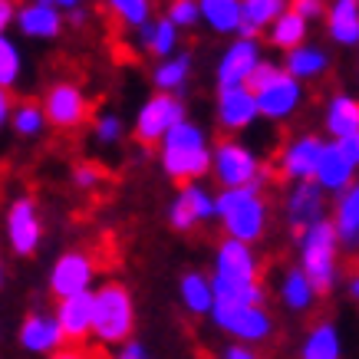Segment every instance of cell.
I'll list each match as a JSON object with an SVG mask.
<instances>
[{
    "instance_id": "cell-12",
    "label": "cell",
    "mask_w": 359,
    "mask_h": 359,
    "mask_svg": "<svg viewBox=\"0 0 359 359\" xmlns=\"http://www.w3.org/2000/svg\"><path fill=\"white\" fill-rule=\"evenodd\" d=\"M264 63V43L257 36H231V43L221 50L215 63V83L218 89L248 86L254 69Z\"/></svg>"
},
{
    "instance_id": "cell-18",
    "label": "cell",
    "mask_w": 359,
    "mask_h": 359,
    "mask_svg": "<svg viewBox=\"0 0 359 359\" xmlns=\"http://www.w3.org/2000/svg\"><path fill=\"white\" fill-rule=\"evenodd\" d=\"M215 122H218V129L224 135H238V139L248 129H254L261 122L254 93L248 86L218 89V96H215Z\"/></svg>"
},
{
    "instance_id": "cell-27",
    "label": "cell",
    "mask_w": 359,
    "mask_h": 359,
    "mask_svg": "<svg viewBox=\"0 0 359 359\" xmlns=\"http://www.w3.org/2000/svg\"><path fill=\"white\" fill-rule=\"evenodd\" d=\"M323 23H327V36L337 46H343V50H356L359 46V0L327 4Z\"/></svg>"
},
{
    "instance_id": "cell-8",
    "label": "cell",
    "mask_w": 359,
    "mask_h": 359,
    "mask_svg": "<svg viewBox=\"0 0 359 359\" xmlns=\"http://www.w3.org/2000/svg\"><path fill=\"white\" fill-rule=\"evenodd\" d=\"M211 323L231 337V343H244V346H261L273 337V316L267 306H250V304H215L211 310Z\"/></svg>"
},
{
    "instance_id": "cell-34",
    "label": "cell",
    "mask_w": 359,
    "mask_h": 359,
    "mask_svg": "<svg viewBox=\"0 0 359 359\" xmlns=\"http://www.w3.org/2000/svg\"><path fill=\"white\" fill-rule=\"evenodd\" d=\"M7 129H13L20 139H40L50 126H46V116L36 99H20V102H13Z\"/></svg>"
},
{
    "instance_id": "cell-38",
    "label": "cell",
    "mask_w": 359,
    "mask_h": 359,
    "mask_svg": "<svg viewBox=\"0 0 359 359\" xmlns=\"http://www.w3.org/2000/svg\"><path fill=\"white\" fill-rule=\"evenodd\" d=\"M165 17L178 27V30H191V27H198V4L195 0H172L168 4V11H165Z\"/></svg>"
},
{
    "instance_id": "cell-33",
    "label": "cell",
    "mask_w": 359,
    "mask_h": 359,
    "mask_svg": "<svg viewBox=\"0 0 359 359\" xmlns=\"http://www.w3.org/2000/svg\"><path fill=\"white\" fill-rule=\"evenodd\" d=\"M264 33H267V43H271L273 50L287 53V50H297V46H304L306 40H310V23H306L304 17H297L294 11H287Z\"/></svg>"
},
{
    "instance_id": "cell-24",
    "label": "cell",
    "mask_w": 359,
    "mask_h": 359,
    "mask_svg": "<svg viewBox=\"0 0 359 359\" xmlns=\"http://www.w3.org/2000/svg\"><path fill=\"white\" fill-rule=\"evenodd\" d=\"M283 73L287 76H294L297 83H320V79L330 73V66H333V56H330L327 46L320 43H310L306 40L304 46H297V50H287L283 53Z\"/></svg>"
},
{
    "instance_id": "cell-19",
    "label": "cell",
    "mask_w": 359,
    "mask_h": 359,
    "mask_svg": "<svg viewBox=\"0 0 359 359\" xmlns=\"http://www.w3.org/2000/svg\"><path fill=\"white\" fill-rule=\"evenodd\" d=\"M359 135V96L337 89L323 102V139L346 142Z\"/></svg>"
},
{
    "instance_id": "cell-43",
    "label": "cell",
    "mask_w": 359,
    "mask_h": 359,
    "mask_svg": "<svg viewBox=\"0 0 359 359\" xmlns=\"http://www.w3.org/2000/svg\"><path fill=\"white\" fill-rule=\"evenodd\" d=\"M17 20V0H0V33H7Z\"/></svg>"
},
{
    "instance_id": "cell-3",
    "label": "cell",
    "mask_w": 359,
    "mask_h": 359,
    "mask_svg": "<svg viewBox=\"0 0 359 359\" xmlns=\"http://www.w3.org/2000/svg\"><path fill=\"white\" fill-rule=\"evenodd\" d=\"M215 221L221 224L224 238L254 248L271 231V201L257 185L228 188L215 195Z\"/></svg>"
},
{
    "instance_id": "cell-5",
    "label": "cell",
    "mask_w": 359,
    "mask_h": 359,
    "mask_svg": "<svg viewBox=\"0 0 359 359\" xmlns=\"http://www.w3.org/2000/svg\"><path fill=\"white\" fill-rule=\"evenodd\" d=\"M135 297L122 280H106L93 290V339L99 346H122L135 337Z\"/></svg>"
},
{
    "instance_id": "cell-25",
    "label": "cell",
    "mask_w": 359,
    "mask_h": 359,
    "mask_svg": "<svg viewBox=\"0 0 359 359\" xmlns=\"http://www.w3.org/2000/svg\"><path fill=\"white\" fill-rule=\"evenodd\" d=\"M277 300L290 313H310L316 306V300H320V294L313 290V283L306 280V273L297 264H290L277 277Z\"/></svg>"
},
{
    "instance_id": "cell-30",
    "label": "cell",
    "mask_w": 359,
    "mask_h": 359,
    "mask_svg": "<svg viewBox=\"0 0 359 359\" xmlns=\"http://www.w3.org/2000/svg\"><path fill=\"white\" fill-rule=\"evenodd\" d=\"M300 359H343V333L333 320H316L300 339Z\"/></svg>"
},
{
    "instance_id": "cell-36",
    "label": "cell",
    "mask_w": 359,
    "mask_h": 359,
    "mask_svg": "<svg viewBox=\"0 0 359 359\" xmlns=\"http://www.w3.org/2000/svg\"><path fill=\"white\" fill-rule=\"evenodd\" d=\"M23 76V53L13 36L0 33V89H13Z\"/></svg>"
},
{
    "instance_id": "cell-37",
    "label": "cell",
    "mask_w": 359,
    "mask_h": 359,
    "mask_svg": "<svg viewBox=\"0 0 359 359\" xmlns=\"http://www.w3.org/2000/svg\"><path fill=\"white\" fill-rule=\"evenodd\" d=\"M126 132H129L126 119H122L119 112H112V109L99 112L96 119H93V139H96L102 149H116V145H122Z\"/></svg>"
},
{
    "instance_id": "cell-40",
    "label": "cell",
    "mask_w": 359,
    "mask_h": 359,
    "mask_svg": "<svg viewBox=\"0 0 359 359\" xmlns=\"http://www.w3.org/2000/svg\"><path fill=\"white\" fill-rule=\"evenodd\" d=\"M290 11H294L297 17H304L306 23L323 20V13H327V0H290Z\"/></svg>"
},
{
    "instance_id": "cell-41",
    "label": "cell",
    "mask_w": 359,
    "mask_h": 359,
    "mask_svg": "<svg viewBox=\"0 0 359 359\" xmlns=\"http://www.w3.org/2000/svg\"><path fill=\"white\" fill-rule=\"evenodd\" d=\"M112 359H152V353H149V346L142 343V339H126L122 346L112 349Z\"/></svg>"
},
{
    "instance_id": "cell-4",
    "label": "cell",
    "mask_w": 359,
    "mask_h": 359,
    "mask_svg": "<svg viewBox=\"0 0 359 359\" xmlns=\"http://www.w3.org/2000/svg\"><path fill=\"white\" fill-rule=\"evenodd\" d=\"M248 89L254 93L257 116H261L264 122H271V126L290 122L306 102L304 83H297L294 76H287L283 66L267 60V56H264V63L254 69V76L248 79Z\"/></svg>"
},
{
    "instance_id": "cell-13",
    "label": "cell",
    "mask_w": 359,
    "mask_h": 359,
    "mask_svg": "<svg viewBox=\"0 0 359 359\" xmlns=\"http://www.w3.org/2000/svg\"><path fill=\"white\" fill-rule=\"evenodd\" d=\"M359 175V152L353 139L346 142H323V152H320V162H316L313 182L323 188V195L337 198L343 188L353 185V178Z\"/></svg>"
},
{
    "instance_id": "cell-50",
    "label": "cell",
    "mask_w": 359,
    "mask_h": 359,
    "mask_svg": "<svg viewBox=\"0 0 359 359\" xmlns=\"http://www.w3.org/2000/svg\"><path fill=\"white\" fill-rule=\"evenodd\" d=\"M353 145H356V152H359V135H356V139H353Z\"/></svg>"
},
{
    "instance_id": "cell-31",
    "label": "cell",
    "mask_w": 359,
    "mask_h": 359,
    "mask_svg": "<svg viewBox=\"0 0 359 359\" xmlns=\"http://www.w3.org/2000/svg\"><path fill=\"white\" fill-rule=\"evenodd\" d=\"M198 20L218 36H238L241 30V0H195Z\"/></svg>"
},
{
    "instance_id": "cell-2",
    "label": "cell",
    "mask_w": 359,
    "mask_h": 359,
    "mask_svg": "<svg viewBox=\"0 0 359 359\" xmlns=\"http://www.w3.org/2000/svg\"><path fill=\"white\" fill-rule=\"evenodd\" d=\"M158 168L175 185L201 182L211 172V135L195 119H182L158 142Z\"/></svg>"
},
{
    "instance_id": "cell-9",
    "label": "cell",
    "mask_w": 359,
    "mask_h": 359,
    "mask_svg": "<svg viewBox=\"0 0 359 359\" xmlns=\"http://www.w3.org/2000/svg\"><path fill=\"white\" fill-rule=\"evenodd\" d=\"M4 234H7V244L17 257H33L40 244H43V215H40V205L33 195H17L11 198L7 205V215H4Z\"/></svg>"
},
{
    "instance_id": "cell-6",
    "label": "cell",
    "mask_w": 359,
    "mask_h": 359,
    "mask_svg": "<svg viewBox=\"0 0 359 359\" xmlns=\"http://www.w3.org/2000/svg\"><path fill=\"white\" fill-rule=\"evenodd\" d=\"M339 241L330 218L316 221L297 238V267L306 273V280L313 283L320 297L337 290L339 283Z\"/></svg>"
},
{
    "instance_id": "cell-32",
    "label": "cell",
    "mask_w": 359,
    "mask_h": 359,
    "mask_svg": "<svg viewBox=\"0 0 359 359\" xmlns=\"http://www.w3.org/2000/svg\"><path fill=\"white\" fill-rule=\"evenodd\" d=\"M287 11H290V0H241L238 36H257Z\"/></svg>"
},
{
    "instance_id": "cell-26",
    "label": "cell",
    "mask_w": 359,
    "mask_h": 359,
    "mask_svg": "<svg viewBox=\"0 0 359 359\" xmlns=\"http://www.w3.org/2000/svg\"><path fill=\"white\" fill-rule=\"evenodd\" d=\"M135 40H139V50L142 53H149L158 63V60H168L182 50V30L175 27L168 17H158V20H149L145 27L135 30Z\"/></svg>"
},
{
    "instance_id": "cell-23",
    "label": "cell",
    "mask_w": 359,
    "mask_h": 359,
    "mask_svg": "<svg viewBox=\"0 0 359 359\" xmlns=\"http://www.w3.org/2000/svg\"><path fill=\"white\" fill-rule=\"evenodd\" d=\"M17 339H20V346L27 349V353H33V356H53L56 349L66 346V339H63V333H60V327H56L53 313H43V310H33V313L23 316Z\"/></svg>"
},
{
    "instance_id": "cell-11",
    "label": "cell",
    "mask_w": 359,
    "mask_h": 359,
    "mask_svg": "<svg viewBox=\"0 0 359 359\" xmlns=\"http://www.w3.org/2000/svg\"><path fill=\"white\" fill-rule=\"evenodd\" d=\"M182 119H188L185 99L155 93V96L145 99L139 106V112H135V119H132V135H135V142H142V145H158Z\"/></svg>"
},
{
    "instance_id": "cell-22",
    "label": "cell",
    "mask_w": 359,
    "mask_h": 359,
    "mask_svg": "<svg viewBox=\"0 0 359 359\" xmlns=\"http://www.w3.org/2000/svg\"><path fill=\"white\" fill-rule=\"evenodd\" d=\"M13 27L27 36V40H56L63 33L66 20L50 0H23L17 4V20Z\"/></svg>"
},
{
    "instance_id": "cell-7",
    "label": "cell",
    "mask_w": 359,
    "mask_h": 359,
    "mask_svg": "<svg viewBox=\"0 0 359 359\" xmlns=\"http://www.w3.org/2000/svg\"><path fill=\"white\" fill-rule=\"evenodd\" d=\"M208 175H215L221 191L248 185L264 188V182H267V168H264L257 149L238 135H224V139L211 142V172Z\"/></svg>"
},
{
    "instance_id": "cell-10",
    "label": "cell",
    "mask_w": 359,
    "mask_h": 359,
    "mask_svg": "<svg viewBox=\"0 0 359 359\" xmlns=\"http://www.w3.org/2000/svg\"><path fill=\"white\" fill-rule=\"evenodd\" d=\"M40 109H43V116H46V126H53V129H60V132H73V129H79V126H86L93 106H89L86 89L79 86V83L60 79V83H53V86L43 93Z\"/></svg>"
},
{
    "instance_id": "cell-44",
    "label": "cell",
    "mask_w": 359,
    "mask_h": 359,
    "mask_svg": "<svg viewBox=\"0 0 359 359\" xmlns=\"http://www.w3.org/2000/svg\"><path fill=\"white\" fill-rule=\"evenodd\" d=\"M11 109H13L11 89H0V132L7 129V122H11Z\"/></svg>"
},
{
    "instance_id": "cell-14",
    "label": "cell",
    "mask_w": 359,
    "mask_h": 359,
    "mask_svg": "<svg viewBox=\"0 0 359 359\" xmlns=\"http://www.w3.org/2000/svg\"><path fill=\"white\" fill-rule=\"evenodd\" d=\"M323 135L320 132H297L277 149V175L287 185L294 182H313L316 162L323 152Z\"/></svg>"
},
{
    "instance_id": "cell-49",
    "label": "cell",
    "mask_w": 359,
    "mask_h": 359,
    "mask_svg": "<svg viewBox=\"0 0 359 359\" xmlns=\"http://www.w3.org/2000/svg\"><path fill=\"white\" fill-rule=\"evenodd\" d=\"M4 277H7V271H4V257H0V287H4Z\"/></svg>"
},
{
    "instance_id": "cell-45",
    "label": "cell",
    "mask_w": 359,
    "mask_h": 359,
    "mask_svg": "<svg viewBox=\"0 0 359 359\" xmlns=\"http://www.w3.org/2000/svg\"><path fill=\"white\" fill-rule=\"evenodd\" d=\"M50 359H96L89 349H83V346H63V349H56Z\"/></svg>"
},
{
    "instance_id": "cell-28",
    "label": "cell",
    "mask_w": 359,
    "mask_h": 359,
    "mask_svg": "<svg viewBox=\"0 0 359 359\" xmlns=\"http://www.w3.org/2000/svg\"><path fill=\"white\" fill-rule=\"evenodd\" d=\"M191 69H195V56H191V50H178V53L168 56V60H158L149 76H152L155 93L182 99L188 79H191Z\"/></svg>"
},
{
    "instance_id": "cell-29",
    "label": "cell",
    "mask_w": 359,
    "mask_h": 359,
    "mask_svg": "<svg viewBox=\"0 0 359 359\" xmlns=\"http://www.w3.org/2000/svg\"><path fill=\"white\" fill-rule=\"evenodd\" d=\"M178 304L185 306V313L191 316H211L215 310V290H211V277L205 271H185L178 277Z\"/></svg>"
},
{
    "instance_id": "cell-21",
    "label": "cell",
    "mask_w": 359,
    "mask_h": 359,
    "mask_svg": "<svg viewBox=\"0 0 359 359\" xmlns=\"http://www.w3.org/2000/svg\"><path fill=\"white\" fill-rule=\"evenodd\" d=\"M330 224L337 231L339 250H349V254H359V175L353 178V185L343 188L333 205H330Z\"/></svg>"
},
{
    "instance_id": "cell-46",
    "label": "cell",
    "mask_w": 359,
    "mask_h": 359,
    "mask_svg": "<svg viewBox=\"0 0 359 359\" xmlns=\"http://www.w3.org/2000/svg\"><path fill=\"white\" fill-rule=\"evenodd\" d=\"M50 4H53L63 17H66V13H73V11H79V7H86V0H50Z\"/></svg>"
},
{
    "instance_id": "cell-16",
    "label": "cell",
    "mask_w": 359,
    "mask_h": 359,
    "mask_svg": "<svg viewBox=\"0 0 359 359\" xmlns=\"http://www.w3.org/2000/svg\"><path fill=\"white\" fill-rule=\"evenodd\" d=\"M50 294L56 300L76 294H93V283H96V261L86 250H63L50 267Z\"/></svg>"
},
{
    "instance_id": "cell-1",
    "label": "cell",
    "mask_w": 359,
    "mask_h": 359,
    "mask_svg": "<svg viewBox=\"0 0 359 359\" xmlns=\"http://www.w3.org/2000/svg\"><path fill=\"white\" fill-rule=\"evenodd\" d=\"M211 290L215 304H250L267 306V290L261 283V257L241 241L221 238L211 264Z\"/></svg>"
},
{
    "instance_id": "cell-17",
    "label": "cell",
    "mask_w": 359,
    "mask_h": 359,
    "mask_svg": "<svg viewBox=\"0 0 359 359\" xmlns=\"http://www.w3.org/2000/svg\"><path fill=\"white\" fill-rule=\"evenodd\" d=\"M165 218H168L172 231L188 234V231H195V228H201V224H208V221H215V195H211L201 182L178 185L172 201H168Z\"/></svg>"
},
{
    "instance_id": "cell-47",
    "label": "cell",
    "mask_w": 359,
    "mask_h": 359,
    "mask_svg": "<svg viewBox=\"0 0 359 359\" xmlns=\"http://www.w3.org/2000/svg\"><path fill=\"white\" fill-rule=\"evenodd\" d=\"M66 23H69V27H83V23L89 20V13H86V7H79V11H73V13H66L63 17Z\"/></svg>"
},
{
    "instance_id": "cell-48",
    "label": "cell",
    "mask_w": 359,
    "mask_h": 359,
    "mask_svg": "<svg viewBox=\"0 0 359 359\" xmlns=\"http://www.w3.org/2000/svg\"><path fill=\"white\" fill-rule=\"evenodd\" d=\"M346 294H349V300H353V304H359V271L346 280Z\"/></svg>"
},
{
    "instance_id": "cell-42",
    "label": "cell",
    "mask_w": 359,
    "mask_h": 359,
    "mask_svg": "<svg viewBox=\"0 0 359 359\" xmlns=\"http://www.w3.org/2000/svg\"><path fill=\"white\" fill-rule=\"evenodd\" d=\"M221 359H264L257 346H244V343H228L221 349Z\"/></svg>"
},
{
    "instance_id": "cell-20",
    "label": "cell",
    "mask_w": 359,
    "mask_h": 359,
    "mask_svg": "<svg viewBox=\"0 0 359 359\" xmlns=\"http://www.w3.org/2000/svg\"><path fill=\"white\" fill-rule=\"evenodd\" d=\"M53 320L63 333L66 346H83L93 337V294H76L56 300Z\"/></svg>"
},
{
    "instance_id": "cell-35",
    "label": "cell",
    "mask_w": 359,
    "mask_h": 359,
    "mask_svg": "<svg viewBox=\"0 0 359 359\" xmlns=\"http://www.w3.org/2000/svg\"><path fill=\"white\" fill-rule=\"evenodd\" d=\"M106 11L129 30H139L152 20V0H102Z\"/></svg>"
},
{
    "instance_id": "cell-39",
    "label": "cell",
    "mask_w": 359,
    "mask_h": 359,
    "mask_svg": "<svg viewBox=\"0 0 359 359\" xmlns=\"http://www.w3.org/2000/svg\"><path fill=\"white\" fill-rule=\"evenodd\" d=\"M102 178H106V175H102V168H99L96 162H79L76 168H73V185H76L79 191H93V188H99Z\"/></svg>"
},
{
    "instance_id": "cell-15",
    "label": "cell",
    "mask_w": 359,
    "mask_h": 359,
    "mask_svg": "<svg viewBox=\"0 0 359 359\" xmlns=\"http://www.w3.org/2000/svg\"><path fill=\"white\" fill-rule=\"evenodd\" d=\"M330 211V198L323 195V188L316 182H294L283 191V221H287V231L300 238L310 224L323 221Z\"/></svg>"
}]
</instances>
